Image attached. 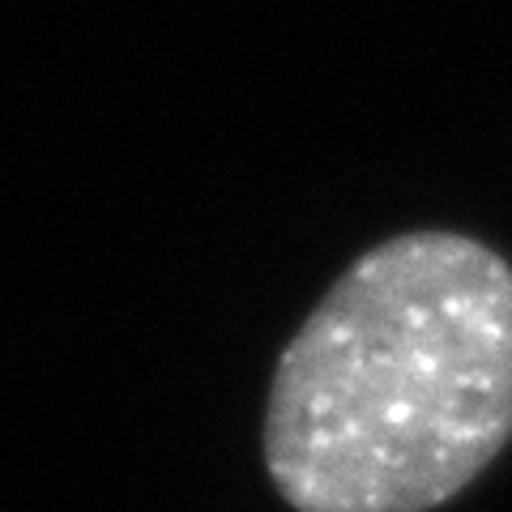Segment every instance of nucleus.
Instances as JSON below:
<instances>
[{
	"label": "nucleus",
	"instance_id": "1",
	"mask_svg": "<svg viewBox=\"0 0 512 512\" xmlns=\"http://www.w3.org/2000/svg\"><path fill=\"white\" fill-rule=\"evenodd\" d=\"M512 444V265L461 231L359 252L269 376L261 466L291 512H436Z\"/></svg>",
	"mask_w": 512,
	"mask_h": 512
}]
</instances>
